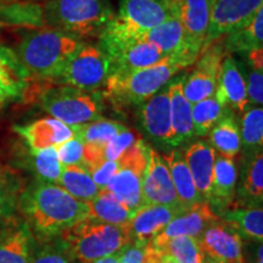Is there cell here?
Returning a JSON list of instances; mask_svg holds the SVG:
<instances>
[{"instance_id":"6da1fadb","label":"cell","mask_w":263,"mask_h":263,"mask_svg":"<svg viewBox=\"0 0 263 263\" xmlns=\"http://www.w3.org/2000/svg\"><path fill=\"white\" fill-rule=\"evenodd\" d=\"M21 206L33 229L43 236L59 235L88 216L85 202L74 199L58 184L43 180L24 194Z\"/></svg>"},{"instance_id":"7a4b0ae2","label":"cell","mask_w":263,"mask_h":263,"mask_svg":"<svg viewBox=\"0 0 263 263\" xmlns=\"http://www.w3.org/2000/svg\"><path fill=\"white\" fill-rule=\"evenodd\" d=\"M196 60L186 54L167 57L155 65L122 76H108L105 97L120 105H140L160 91L170 81Z\"/></svg>"},{"instance_id":"3957f363","label":"cell","mask_w":263,"mask_h":263,"mask_svg":"<svg viewBox=\"0 0 263 263\" xmlns=\"http://www.w3.org/2000/svg\"><path fill=\"white\" fill-rule=\"evenodd\" d=\"M59 235L60 246L80 263H93L117 254L132 242L126 224H107L88 217L62 230Z\"/></svg>"},{"instance_id":"277c9868","label":"cell","mask_w":263,"mask_h":263,"mask_svg":"<svg viewBox=\"0 0 263 263\" xmlns=\"http://www.w3.org/2000/svg\"><path fill=\"white\" fill-rule=\"evenodd\" d=\"M80 44L77 38L67 33L41 28L25 35L16 54L31 78L52 82Z\"/></svg>"},{"instance_id":"5b68a950","label":"cell","mask_w":263,"mask_h":263,"mask_svg":"<svg viewBox=\"0 0 263 263\" xmlns=\"http://www.w3.org/2000/svg\"><path fill=\"white\" fill-rule=\"evenodd\" d=\"M115 14L105 0H49L45 25L74 38L100 37Z\"/></svg>"},{"instance_id":"8992f818","label":"cell","mask_w":263,"mask_h":263,"mask_svg":"<svg viewBox=\"0 0 263 263\" xmlns=\"http://www.w3.org/2000/svg\"><path fill=\"white\" fill-rule=\"evenodd\" d=\"M39 104L52 118L71 127L99 120L103 108L98 94L68 85L48 88L39 95Z\"/></svg>"},{"instance_id":"52a82bcc","label":"cell","mask_w":263,"mask_h":263,"mask_svg":"<svg viewBox=\"0 0 263 263\" xmlns=\"http://www.w3.org/2000/svg\"><path fill=\"white\" fill-rule=\"evenodd\" d=\"M107 77L108 61L104 52L99 47L81 43L52 82L84 91H95L106 83Z\"/></svg>"},{"instance_id":"ba28073f","label":"cell","mask_w":263,"mask_h":263,"mask_svg":"<svg viewBox=\"0 0 263 263\" xmlns=\"http://www.w3.org/2000/svg\"><path fill=\"white\" fill-rule=\"evenodd\" d=\"M147 161V145L139 139L117 160L118 168L106 188L129 209L141 206V184Z\"/></svg>"},{"instance_id":"9c48e42d","label":"cell","mask_w":263,"mask_h":263,"mask_svg":"<svg viewBox=\"0 0 263 263\" xmlns=\"http://www.w3.org/2000/svg\"><path fill=\"white\" fill-rule=\"evenodd\" d=\"M172 16L176 15L168 0H121L118 12L111 21L132 34L141 37Z\"/></svg>"},{"instance_id":"30bf717a","label":"cell","mask_w":263,"mask_h":263,"mask_svg":"<svg viewBox=\"0 0 263 263\" xmlns=\"http://www.w3.org/2000/svg\"><path fill=\"white\" fill-rule=\"evenodd\" d=\"M226 55L223 38L200 51L195 70L183 82L184 97L190 104H196L215 94L221 64Z\"/></svg>"},{"instance_id":"8fae6325","label":"cell","mask_w":263,"mask_h":263,"mask_svg":"<svg viewBox=\"0 0 263 263\" xmlns=\"http://www.w3.org/2000/svg\"><path fill=\"white\" fill-rule=\"evenodd\" d=\"M262 8L263 0H215L202 49L248 24Z\"/></svg>"},{"instance_id":"7c38bea8","label":"cell","mask_w":263,"mask_h":263,"mask_svg":"<svg viewBox=\"0 0 263 263\" xmlns=\"http://www.w3.org/2000/svg\"><path fill=\"white\" fill-rule=\"evenodd\" d=\"M183 26L185 47L199 58L205 43L215 0H168Z\"/></svg>"},{"instance_id":"4fadbf2b","label":"cell","mask_w":263,"mask_h":263,"mask_svg":"<svg viewBox=\"0 0 263 263\" xmlns=\"http://www.w3.org/2000/svg\"><path fill=\"white\" fill-rule=\"evenodd\" d=\"M141 205L182 207L179 205L166 161L163 156L149 146L146 168L141 184Z\"/></svg>"},{"instance_id":"5bb4252c","label":"cell","mask_w":263,"mask_h":263,"mask_svg":"<svg viewBox=\"0 0 263 263\" xmlns=\"http://www.w3.org/2000/svg\"><path fill=\"white\" fill-rule=\"evenodd\" d=\"M219 221L221 218L217 216L215 210L212 209L211 202L202 200L189 209L184 210L180 215L174 217L166 228L150 242L156 248H161L170 239L177 238V236L199 238L205 232V229Z\"/></svg>"},{"instance_id":"9a60e30c","label":"cell","mask_w":263,"mask_h":263,"mask_svg":"<svg viewBox=\"0 0 263 263\" xmlns=\"http://www.w3.org/2000/svg\"><path fill=\"white\" fill-rule=\"evenodd\" d=\"M184 210L185 209L182 207L168 205H141L138 207L126 223L132 242L141 246L146 245Z\"/></svg>"},{"instance_id":"2e32d148","label":"cell","mask_w":263,"mask_h":263,"mask_svg":"<svg viewBox=\"0 0 263 263\" xmlns=\"http://www.w3.org/2000/svg\"><path fill=\"white\" fill-rule=\"evenodd\" d=\"M197 241L202 256L223 263H245L241 235L222 221L213 223L205 229Z\"/></svg>"},{"instance_id":"e0dca14e","label":"cell","mask_w":263,"mask_h":263,"mask_svg":"<svg viewBox=\"0 0 263 263\" xmlns=\"http://www.w3.org/2000/svg\"><path fill=\"white\" fill-rule=\"evenodd\" d=\"M140 106L139 120L143 130L156 143L172 146L168 83Z\"/></svg>"},{"instance_id":"ac0fdd59","label":"cell","mask_w":263,"mask_h":263,"mask_svg":"<svg viewBox=\"0 0 263 263\" xmlns=\"http://www.w3.org/2000/svg\"><path fill=\"white\" fill-rule=\"evenodd\" d=\"M15 130L26 140L31 153L51 146L57 147L76 137L73 127L52 117L42 118L26 126H16Z\"/></svg>"},{"instance_id":"d6986e66","label":"cell","mask_w":263,"mask_h":263,"mask_svg":"<svg viewBox=\"0 0 263 263\" xmlns=\"http://www.w3.org/2000/svg\"><path fill=\"white\" fill-rule=\"evenodd\" d=\"M215 94L226 106L234 108L238 112L245 111L249 105L245 77L238 62L229 54L222 60Z\"/></svg>"},{"instance_id":"ffe728a7","label":"cell","mask_w":263,"mask_h":263,"mask_svg":"<svg viewBox=\"0 0 263 263\" xmlns=\"http://www.w3.org/2000/svg\"><path fill=\"white\" fill-rule=\"evenodd\" d=\"M215 156L216 151L205 140L195 141L184 153L196 190L206 201H209L211 194Z\"/></svg>"},{"instance_id":"44dd1931","label":"cell","mask_w":263,"mask_h":263,"mask_svg":"<svg viewBox=\"0 0 263 263\" xmlns=\"http://www.w3.org/2000/svg\"><path fill=\"white\" fill-rule=\"evenodd\" d=\"M184 77L168 83L172 146H178L194 137L192 104L183 93Z\"/></svg>"},{"instance_id":"7402d4cb","label":"cell","mask_w":263,"mask_h":263,"mask_svg":"<svg viewBox=\"0 0 263 263\" xmlns=\"http://www.w3.org/2000/svg\"><path fill=\"white\" fill-rule=\"evenodd\" d=\"M28 71L20 61L16 51L0 43V94L5 98H18L27 90Z\"/></svg>"},{"instance_id":"603a6c76","label":"cell","mask_w":263,"mask_h":263,"mask_svg":"<svg viewBox=\"0 0 263 263\" xmlns=\"http://www.w3.org/2000/svg\"><path fill=\"white\" fill-rule=\"evenodd\" d=\"M163 159L168 167L179 205L186 210L195 203L202 201L203 199L196 190L195 183H194L192 173L188 168V164L185 162L183 151L178 149L172 150L168 155L163 156Z\"/></svg>"},{"instance_id":"cb8c5ba5","label":"cell","mask_w":263,"mask_h":263,"mask_svg":"<svg viewBox=\"0 0 263 263\" xmlns=\"http://www.w3.org/2000/svg\"><path fill=\"white\" fill-rule=\"evenodd\" d=\"M140 39L153 44L166 57L186 54L190 58L195 59V60L197 59L193 54H190L185 47L183 26L177 16H172L167 21H164L163 24L145 32L141 35Z\"/></svg>"},{"instance_id":"d4e9b609","label":"cell","mask_w":263,"mask_h":263,"mask_svg":"<svg viewBox=\"0 0 263 263\" xmlns=\"http://www.w3.org/2000/svg\"><path fill=\"white\" fill-rule=\"evenodd\" d=\"M236 182H238V168L234 159L216 153L209 202L215 203L217 206L229 205L234 197Z\"/></svg>"},{"instance_id":"484cf974","label":"cell","mask_w":263,"mask_h":263,"mask_svg":"<svg viewBox=\"0 0 263 263\" xmlns=\"http://www.w3.org/2000/svg\"><path fill=\"white\" fill-rule=\"evenodd\" d=\"M85 205L88 207V218L107 224H126L133 213V210L120 201L107 188L101 189L98 196Z\"/></svg>"},{"instance_id":"4316f807","label":"cell","mask_w":263,"mask_h":263,"mask_svg":"<svg viewBox=\"0 0 263 263\" xmlns=\"http://www.w3.org/2000/svg\"><path fill=\"white\" fill-rule=\"evenodd\" d=\"M221 221L234 229L239 235L262 242L263 240V210L262 206H241L226 209L219 216Z\"/></svg>"},{"instance_id":"83f0119b","label":"cell","mask_w":263,"mask_h":263,"mask_svg":"<svg viewBox=\"0 0 263 263\" xmlns=\"http://www.w3.org/2000/svg\"><path fill=\"white\" fill-rule=\"evenodd\" d=\"M0 25L43 28L45 26L44 6L37 3L18 0L0 3Z\"/></svg>"},{"instance_id":"f1b7e54d","label":"cell","mask_w":263,"mask_h":263,"mask_svg":"<svg viewBox=\"0 0 263 263\" xmlns=\"http://www.w3.org/2000/svg\"><path fill=\"white\" fill-rule=\"evenodd\" d=\"M223 38L226 54L232 52H249L255 49H262L263 44V8L248 24L229 32Z\"/></svg>"},{"instance_id":"f546056e","label":"cell","mask_w":263,"mask_h":263,"mask_svg":"<svg viewBox=\"0 0 263 263\" xmlns=\"http://www.w3.org/2000/svg\"><path fill=\"white\" fill-rule=\"evenodd\" d=\"M58 185L74 199L88 202L98 196L100 188L95 184L84 164L62 166Z\"/></svg>"},{"instance_id":"4dcf8cb0","label":"cell","mask_w":263,"mask_h":263,"mask_svg":"<svg viewBox=\"0 0 263 263\" xmlns=\"http://www.w3.org/2000/svg\"><path fill=\"white\" fill-rule=\"evenodd\" d=\"M210 141L217 154L234 159L241 150L240 129L235 118L224 115L210 130Z\"/></svg>"},{"instance_id":"1f68e13d","label":"cell","mask_w":263,"mask_h":263,"mask_svg":"<svg viewBox=\"0 0 263 263\" xmlns=\"http://www.w3.org/2000/svg\"><path fill=\"white\" fill-rule=\"evenodd\" d=\"M31 233L27 227L0 236V263H31Z\"/></svg>"},{"instance_id":"d6a6232c","label":"cell","mask_w":263,"mask_h":263,"mask_svg":"<svg viewBox=\"0 0 263 263\" xmlns=\"http://www.w3.org/2000/svg\"><path fill=\"white\" fill-rule=\"evenodd\" d=\"M244 172H242L240 195L246 203L252 207L261 206L263 200V155L262 151L246 156Z\"/></svg>"},{"instance_id":"836d02e7","label":"cell","mask_w":263,"mask_h":263,"mask_svg":"<svg viewBox=\"0 0 263 263\" xmlns=\"http://www.w3.org/2000/svg\"><path fill=\"white\" fill-rule=\"evenodd\" d=\"M240 140L245 156L262 151L263 146V108L254 106L245 110L240 123Z\"/></svg>"},{"instance_id":"e575fe53","label":"cell","mask_w":263,"mask_h":263,"mask_svg":"<svg viewBox=\"0 0 263 263\" xmlns=\"http://www.w3.org/2000/svg\"><path fill=\"white\" fill-rule=\"evenodd\" d=\"M226 105L216 94L192 105L194 136H205L226 115Z\"/></svg>"},{"instance_id":"d590c367","label":"cell","mask_w":263,"mask_h":263,"mask_svg":"<svg viewBox=\"0 0 263 263\" xmlns=\"http://www.w3.org/2000/svg\"><path fill=\"white\" fill-rule=\"evenodd\" d=\"M76 136L80 137L84 144H95V145H103L111 140L120 132L126 129V126L117 121L99 120L91 121V122L81 124V126H73Z\"/></svg>"},{"instance_id":"8d00e7d4","label":"cell","mask_w":263,"mask_h":263,"mask_svg":"<svg viewBox=\"0 0 263 263\" xmlns=\"http://www.w3.org/2000/svg\"><path fill=\"white\" fill-rule=\"evenodd\" d=\"M163 249L177 263H201L202 252L197 238L194 236H177L170 239Z\"/></svg>"},{"instance_id":"74e56055","label":"cell","mask_w":263,"mask_h":263,"mask_svg":"<svg viewBox=\"0 0 263 263\" xmlns=\"http://www.w3.org/2000/svg\"><path fill=\"white\" fill-rule=\"evenodd\" d=\"M33 164L38 177L43 182L58 184L61 174V163L59 161L57 147L51 146L32 153Z\"/></svg>"},{"instance_id":"f35d334b","label":"cell","mask_w":263,"mask_h":263,"mask_svg":"<svg viewBox=\"0 0 263 263\" xmlns=\"http://www.w3.org/2000/svg\"><path fill=\"white\" fill-rule=\"evenodd\" d=\"M84 143L80 137H73L70 140L57 146V153L61 166L83 164Z\"/></svg>"},{"instance_id":"ab89813d","label":"cell","mask_w":263,"mask_h":263,"mask_svg":"<svg viewBox=\"0 0 263 263\" xmlns=\"http://www.w3.org/2000/svg\"><path fill=\"white\" fill-rule=\"evenodd\" d=\"M31 263H76L62 246H44L31 258Z\"/></svg>"},{"instance_id":"60d3db41","label":"cell","mask_w":263,"mask_h":263,"mask_svg":"<svg viewBox=\"0 0 263 263\" xmlns=\"http://www.w3.org/2000/svg\"><path fill=\"white\" fill-rule=\"evenodd\" d=\"M118 162L117 161H101L94 166L89 167L88 172L90 173L91 178L100 189L106 188L107 184L112 179L115 173L117 172Z\"/></svg>"},{"instance_id":"b9f144b4","label":"cell","mask_w":263,"mask_h":263,"mask_svg":"<svg viewBox=\"0 0 263 263\" xmlns=\"http://www.w3.org/2000/svg\"><path fill=\"white\" fill-rule=\"evenodd\" d=\"M251 67V66H250ZM246 82V91H248L249 104L255 106H262L263 103V70L251 67Z\"/></svg>"},{"instance_id":"7bdbcfd3","label":"cell","mask_w":263,"mask_h":263,"mask_svg":"<svg viewBox=\"0 0 263 263\" xmlns=\"http://www.w3.org/2000/svg\"><path fill=\"white\" fill-rule=\"evenodd\" d=\"M143 263H177L163 249L156 248L151 242L144 245Z\"/></svg>"},{"instance_id":"ee69618b","label":"cell","mask_w":263,"mask_h":263,"mask_svg":"<svg viewBox=\"0 0 263 263\" xmlns=\"http://www.w3.org/2000/svg\"><path fill=\"white\" fill-rule=\"evenodd\" d=\"M15 210V195L9 186L0 180V218L12 215Z\"/></svg>"},{"instance_id":"f6af8a7d","label":"cell","mask_w":263,"mask_h":263,"mask_svg":"<svg viewBox=\"0 0 263 263\" xmlns=\"http://www.w3.org/2000/svg\"><path fill=\"white\" fill-rule=\"evenodd\" d=\"M143 257L144 246L130 242L129 245H127L120 251L118 263H143Z\"/></svg>"},{"instance_id":"bcb514c9","label":"cell","mask_w":263,"mask_h":263,"mask_svg":"<svg viewBox=\"0 0 263 263\" xmlns=\"http://www.w3.org/2000/svg\"><path fill=\"white\" fill-rule=\"evenodd\" d=\"M249 65L257 70H263V49L249 51Z\"/></svg>"},{"instance_id":"7dc6e473","label":"cell","mask_w":263,"mask_h":263,"mask_svg":"<svg viewBox=\"0 0 263 263\" xmlns=\"http://www.w3.org/2000/svg\"><path fill=\"white\" fill-rule=\"evenodd\" d=\"M118 258H120V252H117V254H114V255H110V256H106V257L98 259V261H95L93 263H118Z\"/></svg>"},{"instance_id":"c3c4849f","label":"cell","mask_w":263,"mask_h":263,"mask_svg":"<svg viewBox=\"0 0 263 263\" xmlns=\"http://www.w3.org/2000/svg\"><path fill=\"white\" fill-rule=\"evenodd\" d=\"M201 263H223V262L217 261V259H213V258H210V257H206V256H202Z\"/></svg>"},{"instance_id":"681fc988","label":"cell","mask_w":263,"mask_h":263,"mask_svg":"<svg viewBox=\"0 0 263 263\" xmlns=\"http://www.w3.org/2000/svg\"><path fill=\"white\" fill-rule=\"evenodd\" d=\"M5 97H4V95H3V94H0V105H2L3 103H4V100H5Z\"/></svg>"},{"instance_id":"f907efd6","label":"cell","mask_w":263,"mask_h":263,"mask_svg":"<svg viewBox=\"0 0 263 263\" xmlns=\"http://www.w3.org/2000/svg\"><path fill=\"white\" fill-rule=\"evenodd\" d=\"M8 2H15V0H0V3H8Z\"/></svg>"},{"instance_id":"816d5d0a","label":"cell","mask_w":263,"mask_h":263,"mask_svg":"<svg viewBox=\"0 0 263 263\" xmlns=\"http://www.w3.org/2000/svg\"><path fill=\"white\" fill-rule=\"evenodd\" d=\"M3 179V174H2V168H0V180Z\"/></svg>"},{"instance_id":"f5cc1de1","label":"cell","mask_w":263,"mask_h":263,"mask_svg":"<svg viewBox=\"0 0 263 263\" xmlns=\"http://www.w3.org/2000/svg\"><path fill=\"white\" fill-rule=\"evenodd\" d=\"M0 236H2V234H0Z\"/></svg>"}]
</instances>
